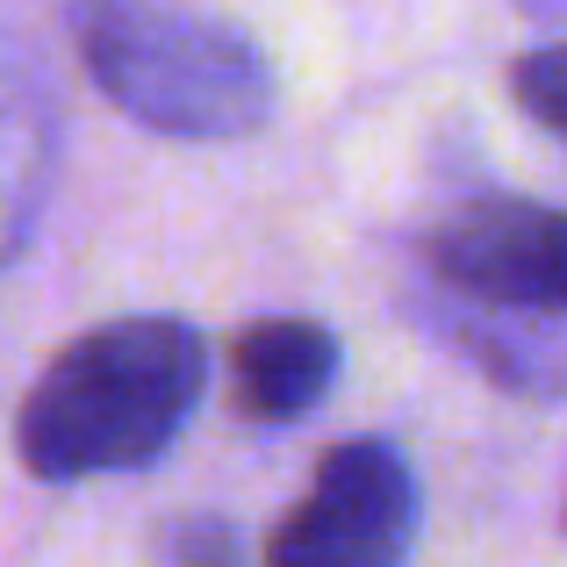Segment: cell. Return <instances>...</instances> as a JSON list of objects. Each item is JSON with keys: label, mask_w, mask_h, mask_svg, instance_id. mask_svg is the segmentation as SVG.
<instances>
[{"label": "cell", "mask_w": 567, "mask_h": 567, "mask_svg": "<svg viewBox=\"0 0 567 567\" xmlns=\"http://www.w3.org/2000/svg\"><path fill=\"white\" fill-rule=\"evenodd\" d=\"M208 346L181 317H115L51 352L14 410V453L37 482L137 474L187 431Z\"/></svg>", "instance_id": "obj_1"}, {"label": "cell", "mask_w": 567, "mask_h": 567, "mask_svg": "<svg viewBox=\"0 0 567 567\" xmlns=\"http://www.w3.org/2000/svg\"><path fill=\"white\" fill-rule=\"evenodd\" d=\"M65 29L86 80L152 137L237 144L280 109L266 51L194 0H72Z\"/></svg>", "instance_id": "obj_2"}, {"label": "cell", "mask_w": 567, "mask_h": 567, "mask_svg": "<svg viewBox=\"0 0 567 567\" xmlns=\"http://www.w3.org/2000/svg\"><path fill=\"white\" fill-rule=\"evenodd\" d=\"M416 274L431 295L496 317L567 309V208L532 194H453L416 230Z\"/></svg>", "instance_id": "obj_3"}, {"label": "cell", "mask_w": 567, "mask_h": 567, "mask_svg": "<svg viewBox=\"0 0 567 567\" xmlns=\"http://www.w3.org/2000/svg\"><path fill=\"white\" fill-rule=\"evenodd\" d=\"M416 539V474L402 445L346 439L317 460L302 503L274 525L266 567H402Z\"/></svg>", "instance_id": "obj_4"}, {"label": "cell", "mask_w": 567, "mask_h": 567, "mask_svg": "<svg viewBox=\"0 0 567 567\" xmlns=\"http://www.w3.org/2000/svg\"><path fill=\"white\" fill-rule=\"evenodd\" d=\"M338 381V338L317 317H259L230 338V402L251 424H302Z\"/></svg>", "instance_id": "obj_5"}, {"label": "cell", "mask_w": 567, "mask_h": 567, "mask_svg": "<svg viewBox=\"0 0 567 567\" xmlns=\"http://www.w3.org/2000/svg\"><path fill=\"white\" fill-rule=\"evenodd\" d=\"M416 317L474 367V374L517 388V395H567V309L539 317H496L445 295H416Z\"/></svg>", "instance_id": "obj_6"}, {"label": "cell", "mask_w": 567, "mask_h": 567, "mask_svg": "<svg viewBox=\"0 0 567 567\" xmlns=\"http://www.w3.org/2000/svg\"><path fill=\"white\" fill-rule=\"evenodd\" d=\"M152 567H245L237 525L216 511H181L152 525Z\"/></svg>", "instance_id": "obj_7"}, {"label": "cell", "mask_w": 567, "mask_h": 567, "mask_svg": "<svg viewBox=\"0 0 567 567\" xmlns=\"http://www.w3.org/2000/svg\"><path fill=\"white\" fill-rule=\"evenodd\" d=\"M511 94L539 130H554L567 144V43H539L511 65Z\"/></svg>", "instance_id": "obj_8"}, {"label": "cell", "mask_w": 567, "mask_h": 567, "mask_svg": "<svg viewBox=\"0 0 567 567\" xmlns=\"http://www.w3.org/2000/svg\"><path fill=\"white\" fill-rule=\"evenodd\" d=\"M532 22H567V0H517Z\"/></svg>", "instance_id": "obj_9"}]
</instances>
